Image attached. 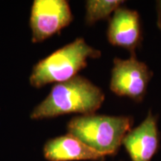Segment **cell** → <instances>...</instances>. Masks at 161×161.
I'll return each instance as SVG.
<instances>
[{
    "label": "cell",
    "mask_w": 161,
    "mask_h": 161,
    "mask_svg": "<svg viewBox=\"0 0 161 161\" xmlns=\"http://www.w3.org/2000/svg\"><path fill=\"white\" fill-rule=\"evenodd\" d=\"M153 75L148 66L135 55L127 59L115 58L111 71L110 90L119 96L141 102Z\"/></svg>",
    "instance_id": "4"
},
{
    "label": "cell",
    "mask_w": 161,
    "mask_h": 161,
    "mask_svg": "<svg viewBox=\"0 0 161 161\" xmlns=\"http://www.w3.org/2000/svg\"><path fill=\"white\" fill-rule=\"evenodd\" d=\"M73 20L69 2L66 0H35L30 15L33 43H40L62 29Z\"/></svg>",
    "instance_id": "5"
},
{
    "label": "cell",
    "mask_w": 161,
    "mask_h": 161,
    "mask_svg": "<svg viewBox=\"0 0 161 161\" xmlns=\"http://www.w3.org/2000/svg\"><path fill=\"white\" fill-rule=\"evenodd\" d=\"M104 98L101 88L78 75L52 86L47 97L32 110L30 118L38 120L69 114H95L102 107Z\"/></svg>",
    "instance_id": "1"
},
{
    "label": "cell",
    "mask_w": 161,
    "mask_h": 161,
    "mask_svg": "<svg viewBox=\"0 0 161 161\" xmlns=\"http://www.w3.org/2000/svg\"><path fill=\"white\" fill-rule=\"evenodd\" d=\"M157 11H158V25L161 31V1L157 3Z\"/></svg>",
    "instance_id": "10"
},
{
    "label": "cell",
    "mask_w": 161,
    "mask_h": 161,
    "mask_svg": "<svg viewBox=\"0 0 161 161\" xmlns=\"http://www.w3.org/2000/svg\"><path fill=\"white\" fill-rule=\"evenodd\" d=\"M107 37L112 46L124 48L130 52V55H135L142 40L138 12L127 8H119L110 18Z\"/></svg>",
    "instance_id": "7"
},
{
    "label": "cell",
    "mask_w": 161,
    "mask_h": 161,
    "mask_svg": "<svg viewBox=\"0 0 161 161\" xmlns=\"http://www.w3.org/2000/svg\"><path fill=\"white\" fill-rule=\"evenodd\" d=\"M100 50L90 46L84 38L78 37L52 52L34 66L29 83L41 88L51 83H60L71 79L87 66V60L99 58Z\"/></svg>",
    "instance_id": "3"
},
{
    "label": "cell",
    "mask_w": 161,
    "mask_h": 161,
    "mask_svg": "<svg viewBox=\"0 0 161 161\" xmlns=\"http://www.w3.org/2000/svg\"><path fill=\"white\" fill-rule=\"evenodd\" d=\"M124 3L125 1L122 0H88L85 5V23L92 25L100 20L110 18Z\"/></svg>",
    "instance_id": "9"
},
{
    "label": "cell",
    "mask_w": 161,
    "mask_h": 161,
    "mask_svg": "<svg viewBox=\"0 0 161 161\" xmlns=\"http://www.w3.org/2000/svg\"><path fill=\"white\" fill-rule=\"evenodd\" d=\"M132 125L130 116L92 114L73 117L66 128L69 134L106 157L116 154Z\"/></svg>",
    "instance_id": "2"
},
{
    "label": "cell",
    "mask_w": 161,
    "mask_h": 161,
    "mask_svg": "<svg viewBox=\"0 0 161 161\" xmlns=\"http://www.w3.org/2000/svg\"><path fill=\"white\" fill-rule=\"evenodd\" d=\"M159 143L158 117L152 110L140 125L128 131L122 141L131 161H151L158 152Z\"/></svg>",
    "instance_id": "6"
},
{
    "label": "cell",
    "mask_w": 161,
    "mask_h": 161,
    "mask_svg": "<svg viewBox=\"0 0 161 161\" xmlns=\"http://www.w3.org/2000/svg\"><path fill=\"white\" fill-rule=\"evenodd\" d=\"M43 154L49 161H103L105 158L69 133L48 140L44 145Z\"/></svg>",
    "instance_id": "8"
}]
</instances>
